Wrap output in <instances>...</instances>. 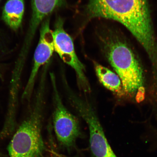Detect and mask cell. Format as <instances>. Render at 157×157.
<instances>
[{
    "instance_id": "obj_1",
    "label": "cell",
    "mask_w": 157,
    "mask_h": 157,
    "mask_svg": "<svg viewBox=\"0 0 157 157\" xmlns=\"http://www.w3.org/2000/svg\"><path fill=\"white\" fill-rule=\"evenodd\" d=\"M90 18L112 19L124 25L147 52L155 41L146 0H90L87 7Z\"/></svg>"
},
{
    "instance_id": "obj_2",
    "label": "cell",
    "mask_w": 157,
    "mask_h": 157,
    "mask_svg": "<svg viewBox=\"0 0 157 157\" xmlns=\"http://www.w3.org/2000/svg\"><path fill=\"white\" fill-rule=\"evenodd\" d=\"M44 91V88H37L30 111L10 143V157H42L44 149L42 135Z\"/></svg>"
},
{
    "instance_id": "obj_3",
    "label": "cell",
    "mask_w": 157,
    "mask_h": 157,
    "mask_svg": "<svg viewBox=\"0 0 157 157\" xmlns=\"http://www.w3.org/2000/svg\"><path fill=\"white\" fill-rule=\"evenodd\" d=\"M107 56L120 78L125 91L134 93L143 87L142 69L132 50L126 44L120 42L111 44Z\"/></svg>"
},
{
    "instance_id": "obj_4",
    "label": "cell",
    "mask_w": 157,
    "mask_h": 157,
    "mask_svg": "<svg viewBox=\"0 0 157 157\" xmlns=\"http://www.w3.org/2000/svg\"><path fill=\"white\" fill-rule=\"evenodd\" d=\"M70 101L87 123L89 129L90 146L93 157H117L112 149L95 112L88 102L76 95Z\"/></svg>"
},
{
    "instance_id": "obj_5",
    "label": "cell",
    "mask_w": 157,
    "mask_h": 157,
    "mask_svg": "<svg viewBox=\"0 0 157 157\" xmlns=\"http://www.w3.org/2000/svg\"><path fill=\"white\" fill-rule=\"evenodd\" d=\"M50 76L53 88L55 132L60 144L69 148L73 146L80 134L79 123L76 118L64 107L57 88L54 75L52 73Z\"/></svg>"
},
{
    "instance_id": "obj_6",
    "label": "cell",
    "mask_w": 157,
    "mask_h": 157,
    "mask_svg": "<svg viewBox=\"0 0 157 157\" xmlns=\"http://www.w3.org/2000/svg\"><path fill=\"white\" fill-rule=\"evenodd\" d=\"M63 26L62 21L59 20L53 32L55 51L64 63L75 70L82 89L89 92L90 87L85 75V67L76 56L73 41L64 30Z\"/></svg>"
},
{
    "instance_id": "obj_7",
    "label": "cell",
    "mask_w": 157,
    "mask_h": 157,
    "mask_svg": "<svg viewBox=\"0 0 157 157\" xmlns=\"http://www.w3.org/2000/svg\"><path fill=\"white\" fill-rule=\"evenodd\" d=\"M54 50L53 32L50 29L49 21L46 20L41 27L40 39L35 52L32 70L21 95L23 101H30L39 71L41 67L49 61Z\"/></svg>"
},
{
    "instance_id": "obj_8",
    "label": "cell",
    "mask_w": 157,
    "mask_h": 157,
    "mask_svg": "<svg viewBox=\"0 0 157 157\" xmlns=\"http://www.w3.org/2000/svg\"><path fill=\"white\" fill-rule=\"evenodd\" d=\"M63 0H32L33 14L31 31L33 34L39 24L50 13L59 6Z\"/></svg>"
},
{
    "instance_id": "obj_9",
    "label": "cell",
    "mask_w": 157,
    "mask_h": 157,
    "mask_svg": "<svg viewBox=\"0 0 157 157\" xmlns=\"http://www.w3.org/2000/svg\"><path fill=\"white\" fill-rule=\"evenodd\" d=\"M24 0H8L3 12V18L6 23L14 30L20 27L24 13Z\"/></svg>"
},
{
    "instance_id": "obj_10",
    "label": "cell",
    "mask_w": 157,
    "mask_h": 157,
    "mask_svg": "<svg viewBox=\"0 0 157 157\" xmlns=\"http://www.w3.org/2000/svg\"><path fill=\"white\" fill-rule=\"evenodd\" d=\"M95 68L98 79L104 87L115 93H121V83L117 74L98 63L95 64Z\"/></svg>"
},
{
    "instance_id": "obj_11",
    "label": "cell",
    "mask_w": 157,
    "mask_h": 157,
    "mask_svg": "<svg viewBox=\"0 0 157 157\" xmlns=\"http://www.w3.org/2000/svg\"><path fill=\"white\" fill-rule=\"evenodd\" d=\"M144 89L143 87L139 88L137 92L136 99L138 102H140L142 101L144 97Z\"/></svg>"
},
{
    "instance_id": "obj_12",
    "label": "cell",
    "mask_w": 157,
    "mask_h": 157,
    "mask_svg": "<svg viewBox=\"0 0 157 157\" xmlns=\"http://www.w3.org/2000/svg\"><path fill=\"white\" fill-rule=\"evenodd\" d=\"M0 70H1V66H0ZM0 71H1V70H0ZM1 76H2L1 73V71H0V77H1Z\"/></svg>"
},
{
    "instance_id": "obj_13",
    "label": "cell",
    "mask_w": 157,
    "mask_h": 157,
    "mask_svg": "<svg viewBox=\"0 0 157 157\" xmlns=\"http://www.w3.org/2000/svg\"><path fill=\"white\" fill-rule=\"evenodd\" d=\"M54 157H58V156H57L56 155H55Z\"/></svg>"
}]
</instances>
